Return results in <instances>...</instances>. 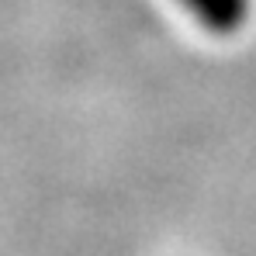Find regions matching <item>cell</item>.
Segmentation results:
<instances>
[{"label":"cell","instance_id":"1","mask_svg":"<svg viewBox=\"0 0 256 256\" xmlns=\"http://www.w3.org/2000/svg\"><path fill=\"white\" fill-rule=\"evenodd\" d=\"M184 4L214 35H232L250 18V0H184Z\"/></svg>","mask_w":256,"mask_h":256}]
</instances>
